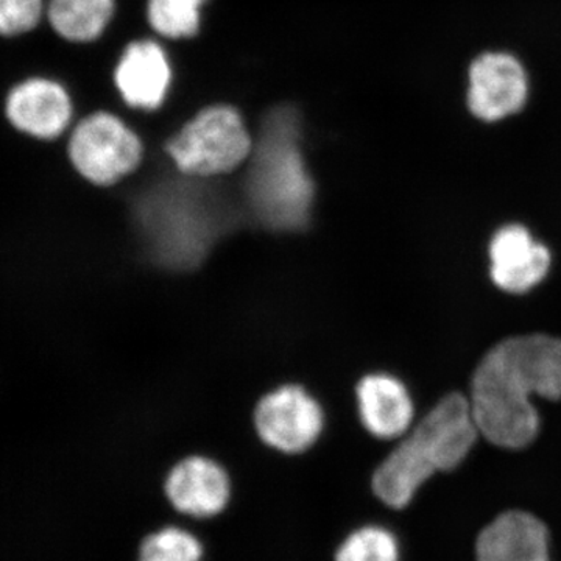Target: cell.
<instances>
[{
    "label": "cell",
    "instance_id": "obj_7",
    "mask_svg": "<svg viewBox=\"0 0 561 561\" xmlns=\"http://www.w3.org/2000/svg\"><path fill=\"white\" fill-rule=\"evenodd\" d=\"M3 116L21 135L55 140L76 124V102L65 81L33 73L14 81L5 92Z\"/></svg>",
    "mask_w": 561,
    "mask_h": 561
},
{
    "label": "cell",
    "instance_id": "obj_18",
    "mask_svg": "<svg viewBox=\"0 0 561 561\" xmlns=\"http://www.w3.org/2000/svg\"><path fill=\"white\" fill-rule=\"evenodd\" d=\"M202 541L180 527H164L140 542L138 561H202Z\"/></svg>",
    "mask_w": 561,
    "mask_h": 561
},
{
    "label": "cell",
    "instance_id": "obj_13",
    "mask_svg": "<svg viewBox=\"0 0 561 561\" xmlns=\"http://www.w3.org/2000/svg\"><path fill=\"white\" fill-rule=\"evenodd\" d=\"M478 561H551L549 530L529 512L501 513L476 540Z\"/></svg>",
    "mask_w": 561,
    "mask_h": 561
},
{
    "label": "cell",
    "instance_id": "obj_4",
    "mask_svg": "<svg viewBox=\"0 0 561 561\" xmlns=\"http://www.w3.org/2000/svg\"><path fill=\"white\" fill-rule=\"evenodd\" d=\"M479 437L470 400L448 394L376 468L373 493L387 507L402 511L432 476L456 470Z\"/></svg>",
    "mask_w": 561,
    "mask_h": 561
},
{
    "label": "cell",
    "instance_id": "obj_12",
    "mask_svg": "<svg viewBox=\"0 0 561 561\" xmlns=\"http://www.w3.org/2000/svg\"><path fill=\"white\" fill-rule=\"evenodd\" d=\"M164 493L172 507L183 515L214 518L230 504V476L216 460L202 456L187 457L169 472Z\"/></svg>",
    "mask_w": 561,
    "mask_h": 561
},
{
    "label": "cell",
    "instance_id": "obj_10",
    "mask_svg": "<svg viewBox=\"0 0 561 561\" xmlns=\"http://www.w3.org/2000/svg\"><path fill=\"white\" fill-rule=\"evenodd\" d=\"M175 79L172 58L160 39H133L113 68V87L121 101L135 111L154 113L168 102Z\"/></svg>",
    "mask_w": 561,
    "mask_h": 561
},
{
    "label": "cell",
    "instance_id": "obj_16",
    "mask_svg": "<svg viewBox=\"0 0 561 561\" xmlns=\"http://www.w3.org/2000/svg\"><path fill=\"white\" fill-rule=\"evenodd\" d=\"M210 0H146V20L158 39L197 38Z\"/></svg>",
    "mask_w": 561,
    "mask_h": 561
},
{
    "label": "cell",
    "instance_id": "obj_17",
    "mask_svg": "<svg viewBox=\"0 0 561 561\" xmlns=\"http://www.w3.org/2000/svg\"><path fill=\"white\" fill-rule=\"evenodd\" d=\"M400 542L382 526L351 531L335 552V561H400Z\"/></svg>",
    "mask_w": 561,
    "mask_h": 561
},
{
    "label": "cell",
    "instance_id": "obj_14",
    "mask_svg": "<svg viewBox=\"0 0 561 561\" xmlns=\"http://www.w3.org/2000/svg\"><path fill=\"white\" fill-rule=\"evenodd\" d=\"M362 424L373 437L391 440L408 435L413 423V401L404 383L394 376H365L357 386Z\"/></svg>",
    "mask_w": 561,
    "mask_h": 561
},
{
    "label": "cell",
    "instance_id": "obj_11",
    "mask_svg": "<svg viewBox=\"0 0 561 561\" xmlns=\"http://www.w3.org/2000/svg\"><path fill=\"white\" fill-rule=\"evenodd\" d=\"M490 275L501 290L526 294L548 276L551 251L523 225H505L490 242Z\"/></svg>",
    "mask_w": 561,
    "mask_h": 561
},
{
    "label": "cell",
    "instance_id": "obj_15",
    "mask_svg": "<svg viewBox=\"0 0 561 561\" xmlns=\"http://www.w3.org/2000/svg\"><path fill=\"white\" fill-rule=\"evenodd\" d=\"M117 13V0H47L46 22L58 38L88 46L103 38Z\"/></svg>",
    "mask_w": 561,
    "mask_h": 561
},
{
    "label": "cell",
    "instance_id": "obj_1",
    "mask_svg": "<svg viewBox=\"0 0 561 561\" xmlns=\"http://www.w3.org/2000/svg\"><path fill=\"white\" fill-rule=\"evenodd\" d=\"M561 400V339L530 334L493 346L472 376L479 435L502 449H524L540 432L531 397Z\"/></svg>",
    "mask_w": 561,
    "mask_h": 561
},
{
    "label": "cell",
    "instance_id": "obj_6",
    "mask_svg": "<svg viewBox=\"0 0 561 561\" xmlns=\"http://www.w3.org/2000/svg\"><path fill=\"white\" fill-rule=\"evenodd\" d=\"M68 157L84 180L95 186H111L139 168L144 144L121 116L98 110L70 128Z\"/></svg>",
    "mask_w": 561,
    "mask_h": 561
},
{
    "label": "cell",
    "instance_id": "obj_19",
    "mask_svg": "<svg viewBox=\"0 0 561 561\" xmlns=\"http://www.w3.org/2000/svg\"><path fill=\"white\" fill-rule=\"evenodd\" d=\"M47 0H0V38L31 35L46 22Z\"/></svg>",
    "mask_w": 561,
    "mask_h": 561
},
{
    "label": "cell",
    "instance_id": "obj_3",
    "mask_svg": "<svg viewBox=\"0 0 561 561\" xmlns=\"http://www.w3.org/2000/svg\"><path fill=\"white\" fill-rule=\"evenodd\" d=\"M247 164L243 195L253 219L272 231L305 230L311 224L316 184L297 110L280 105L265 114Z\"/></svg>",
    "mask_w": 561,
    "mask_h": 561
},
{
    "label": "cell",
    "instance_id": "obj_2",
    "mask_svg": "<svg viewBox=\"0 0 561 561\" xmlns=\"http://www.w3.org/2000/svg\"><path fill=\"white\" fill-rule=\"evenodd\" d=\"M183 176L140 192L133 208L151 262L176 272L198 267L238 224V214L219 191L203 179Z\"/></svg>",
    "mask_w": 561,
    "mask_h": 561
},
{
    "label": "cell",
    "instance_id": "obj_8",
    "mask_svg": "<svg viewBox=\"0 0 561 561\" xmlns=\"http://www.w3.org/2000/svg\"><path fill=\"white\" fill-rule=\"evenodd\" d=\"M529 73L508 51H485L468 69V110L486 124L518 114L529 101Z\"/></svg>",
    "mask_w": 561,
    "mask_h": 561
},
{
    "label": "cell",
    "instance_id": "obj_9",
    "mask_svg": "<svg viewBox=\"0 0 561 561\" xmlns=\"http://www.w3.org/2000/svg\"><path fill=\"white\" fill-rule=\"evenodd\" d=\"M254 426L261 440L276 451L300 454L319 440L324 413L302 387L284 386L262 398L254 411Z\"/></svg>",
    "mask_w": 561,
    "mask_h": 561
},
{
    "label": "cell",
    "instance_id": "obj_5",
    "mask_svg": "<svg viewBox=\"0 0 561 561\" xmlns=\"http://www.w3.org/2000/svg\"><path fill=\"white\" fill-rule=\"evenodd\" d=\"M245 117L231 103L203 106L165 142L169 154L181 175L213 179L247 164L253 151Z\"/></svg>",
    "mask_w": 561,
    "mask_h": 561
}]
</instances>
